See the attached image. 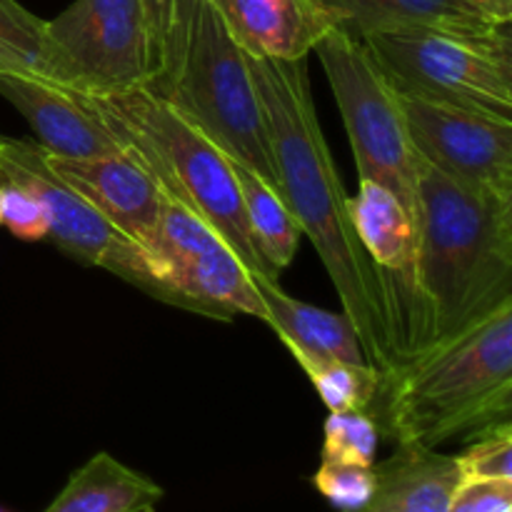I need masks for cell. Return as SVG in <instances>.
<instances>
[{
  "instance_id": "cell-30",
  "label": "cell",
  "mask_w": 512,
  "mask_h": 512,
  "mask_svg": "<svg viewBox=\"0 0 512 512\" xmlns=\"http://www.w3.org/2000/svg\"><path fill=\"white\" fill-rule=\"evenodd\" d=\"M0 143H3V135H0Z\"/></svg>"
},
{
  "instance_id": "cell-11",
  "label": "cell",
  "mask_w": 512,
  "mask_h": 512,
  "mask_svg": "<svg viewBox=\"0 0 512 512\" xmlns=\"http://www.w3.org/2000/svg\"><path fill=\"white\" fill-rule=\"evenodd\" d=\"M398 93L420 158L470 193L512 203V120Z\"/></svg>"
},
{
  "instance_id": "cell-13",
  "label": "cell",
  "mask_w": 512,
  "mask_h": 512,
  "mask_svg": "<svg viewBox=\"0 0 512 512\" xmlns=\"http://www.w3.org/2000/svg\"><path fill=\"white\" fill-rule=\"evenodd\" d=\"M0 95L25 118L50 158L88 160L123 153L100 115L73 90L20 75H0Z\"/></svg>"
},
{
  "instance_id": "cell-23",
  "label": "cell",
  "mask_w": 512,
  "mask_h": 512,
  "mask_svg": "<svg viewBox=\"0 0 512 512\" xmlns=\"http://www.w3.org/2000/svg\"><path fill=\"white\" fill-rule=\"evenodd\" d=\"M380 428L365 410L330 413L325 420L323 460L350 465H375L380 443Z\"/></svg>"
},
{
  "instance_id": "cell-7",
  "label": "cell",
  "mask_w": 512,
  "mask_h": 512,
  "mask_svg": "<svg viewBox=\"0 0 512 512\" xmlns=\"http://www.w3.org/2000/svg\"><path fill=\"white\" fill-rule=\"evenodd\" d=\"M363 40L398 90L512 120V40L388 30Z\"/></svg>"
},
{
  "instance_id": "cell-26",
  "label": "cell",
  "mask_w": 512,
  "mask_h": 512,
  "mask_svg": "<svg viewBox=\"0 0 512 512\" xmlns=\"http://www.w3.org/2000/svg\"><path fill=\"white\" fill-rule=\"evenodd\" d=\"M0 225L25 243L48 238V215L43 203L25 188L13 183L0 185Z\"/></svg>"
},
{
  "instance_id": "cell-3",
  "label": "cell",
  "mask_w": 512,
  "mask_h": 512,
  "mask_svg": "<svg viewBox=\"0 0 512 512\" xmlns=\"http://www.w3.org/2000/svg\"><path fill=\"white\" fill-rule=\"evenodd\" d=\"M380 433L438 448L508 423L512 413V300L380 380Z\"/></svg>"
},
{
  "instance_id": "cell-6",
  "label": "cell",
  "mask_w": 512,
  "mask_h": 512,
  "mask_svg": "<svg viewBox=\"0 0 512 512\" xmlns=\"http://www.w3.org/2000/svg\"><path fill=\"white\" fill-rule=\"evenodd\" d=\"M338 100L360 180L388 188L418 223V150L410 140L400 93L368 45L330 28L313 48Z\"/></svg>"
},
{
  "instance_id": "cell-22",
  "label": "cell",
  "mask_w": 512,
  "mask_h": 512,
  "mask_svg": "<svg viewBox=\"0 0 512 512\" xmlns=\"http://www.w3.org/2000/svg\"><path fill=\"white\" fill-rule=\"evenodd\" d=\"M290 355L305 370L315 393L320 395L330 413L365 410L378 398L380 373L373 365H350L343 360L300 353V350H290Z\"/></svg>"
},
{
  "instance_id": "cell-18",
  "label": "cell",
  "mask_w": 512,
  "mask_h": 512,
  "mask_svg": "<svg viewBox=\"0 0 512 512\" xmlns=\"http://www.w3.org/2000/svg\"><path fill=\"white\" fill-rule=\"evenodd\" d=\"M163 488L113 455L98 453L70 475L68 485L43 512H155Z\"/></svg>"
},
{
  "instance_id": "cell-1",
  "label": "cell",
  "mask_w": 512,
  "mask_h": 512,
  "mask_svg": "<svg viewBox=\"0 0 512 512\" xmlns=\"http://www.w3.org/2000/svg\"><path fill=\"white\" fill-rule=\"evenodd\" d=\"M250 73L268 123L278 188L303 235L318 250L345 318L380 380L403 363L405 318L398 283L373 263L355 235L328 140L310 93L308 63L253 58Z\"/></svg>"
},
{
  "instance_id": "cell-17",
  "label": "cell",
  "mask_w": 512,
  "mask_h": 512,
  "mask_svg": "<svg viewBox=\"0 0 512 512\" xmlns=\"http://www.w3.org/2000/svg\"><path fill=\"white\" fill-rule=\"evenodd\" d=\"M258 290L268 308V325L278 333L285 348L350 365H370L345 313L290 298L278 283H263Z\"/></svg>"
},
{
  "instance_id": "cell-9",
  "label": "cell",
  "mask_w": 512,
  "mask_h": 512,
  "mask_svg": "<svg viewBox=\"0 0 512 512\" xmlns=\"http://www.w3.org/2000/svg\"><path fill=\"white\" fill-rule=\"evenodd\" d=\"M45 25L58 88L100 95L148 85L153 78L143 0H73Z\"/></svg>"
},
{
  "instance_id": "cell-2",
  "label": "cell",
  "mask_w": 512,
  "mask_h": 512,
  "mask_svg": "<svg viewBox=\"0 0 512 512\" xmlns=\"http://www.w3.org/2000/svg\"><path fill=\"white\" fill-rule=\"evenodd\" d=\"M395 283L405 363L512 300V203L470 193L418 158V243Z\"/></svg>"
},
{
  "instance_id": "cell-24",
  "label": "cell",
  "mask_w": 512,
  "mask_h": 512,
  "mask_svg": "<svg viewBox=\"0 0 512 512\" xmlns=\"http://www.w3.org/2000/svg\"><path fill=\"white\" fill-rule=\"evenodd\" d=\"M463 480H512V428L500 423L478 433V440L458 455Z\"/></svg>"
},
{
  "instance_id": "cell-19",
  "label": "cell",
  "mask_w": 512,
  "mask_h": 512,
  "mask_svg": "<svg viewBox=\"0 0 512 512\" xmlns=\"http://www.w3.org/2000/svg\"><path fill=\"white\" fill-rule=\"evenodd\" d=\"M348 213L365 253L393 278L410 268L418 243V223L405 205L375 180H360L355 198H348Z\"/></svg>"
},
{
  "instance_id": "cell-5",
  "label": "cell",
  "mask_w": 512,
  "mask_h": 512,
  "mask_svg": "<svg viewBox=\"0 0 512 512\" xmlns=\"http://www.w3.org/2000/svg\"><path fill=\"white\" fill-rule=\"evenodd\" d=\"M148 88L208 135L233 163L278 188L268 123L248 53L210 0H180L163 65Z\"/></svg>"
},
{
  "instance_id": "cell-14",
  "label": "cell",
  "mask_w": 512,
  "mask_h": 512,
  "mask_svg": "<svg viewBox=\"0 0 512 512\" xmlns=\"http://www.w3.org/2000/svg\"><path fill=\"white\" fill-rule=\"evenodd\" d=\"M333 28L355 38L388 30H445L470 38L510 33L475 10L468 0H310Z\"/></svg>"
},
{
  "instance_id": "cell-8",
  "label": "cell",
  "mask_w": 512,
  "mask_h": 512,
  "mask_svg": "<svg viewBox=\"0 0 512 512\" xmlns=\"http://www.w3.org/2000/svg\"><path fill=\"white\" fill-rule=\"evenodd\" d=\"M143 258L155 298L163 303L215 320L253 315L268 325V308L240 255L213 225L165 193Z\"/></svg>"
},
{
  "instance_id": "cell-4",
  "label": "cell",
  "mask_w": 512,
  "mask_h": 512,
  "mask_svg": "<svg viewBox=\"0 0 512 512\" xmlns=\"http://www.w3.org/2000/svg\"><path fill=\"white\" fill-rule=\"evenodd\" d=\"M78 95L108 125L120 148L153 175L160 193L198 213L228 240L255 283H278V273L250 238L233 163L208 135L148 85Z\"/></svg>"
},
{
  "instance_id": "cell-10",
  "label": "cell",
  "mask_w": 512,
  "mask_h": 512,
  "mask_svg": "<svg viewBox=\"0 0 512 512\" xmlns=\"http://www.w3.org/2000/svg\"><path fill=\"white\" fill-rule=\"evenodd\" d=\"M13 183L33 193L48 215V238L78 263L110 270L143 293L153 295L145 270L143 248L125 238L88 200L45 163V153L28 140L3 138L0 143V185Z\"/></svg>"
},
{
  "instance_id": "cell-15",
  "label": "cell",
  "mask_w": 512,
  "mask_h": 512,
  "mask_svg": "<svg viewBox=\"0 0 512 512\" xmlns=\"http://www.w3.org/2000/svg\"><path fill=\"white\" fill-rule=\"evenodd\" d=\"M253 58H308L333 25L310 0H210Z\"/></svg>"
},
{
  "instance_id": "cell-16",
  "label": "cell",
  "mask_w": 512,
  "mask_h": 512,
  "mask_svg": "<svg viewBox=\"0 0 512 512\" xmlns=\"http://www.w3.org/2000/svg\"><path fill=\"white\" fill-rule=\"evenodd\" d=\"M373 470V495L355 512H448L463 483L458 458L420 445H400L393 458Z\"/></svg>"
},
{
  "instance_id": "cell-12",
  "label": "cell",
  "mask_w": 512,
  "mask_h": 512,
  "mask_svg": "<svg viewBox=\"0 0 512 512\" xmlns=\"http://www.w3.org/2000/svg\"><path fill=\"white\" fill-rule=\"evenodd\" d=\"M45 163L138 248L150 243L158 228L163 193L153 175L133 155L125 150L88 160L45 155Z\"/></svg>"
},
{
  "instance_id": "cell-21",
  "label": "cell",
  "mask_w": 512,
  "mask_h": 512,
  "mask_svg": "<svg viewBox=\"0 0 512 512\" xmlns=\"http://www.w3.org/2000/svg\"><path fill=\"white\" fill-rule=\"evenodd\" d=\"M0 75H20L55 85L48 25L18 0H0Z\"/></svg>"
},
{
  "instance_id": "cell-25",
  "label": "cell",
  "mask_w": 512,
  "mask_h": 512,
  "mask_svg": "<svg viewBox=\"0 0 512 512\" xmlns=\"http://www.w3.org/2000/svg\"><path fill=\"white\" fill-rule=\"evenodd\" d=\"M313 485L335 505L340 512H355L363 508L375 490V470L373 465H350L323 460V465L315 473Z\"/></svg>"
},
{
  "instance_id": "cell-27",
  "label": "cell",
  "mask_w": 512,
  "mask_h": 512,
  "mask_svg": "<svg viewBox=\"0 0 512 512\" xmlns=\"http://www.w3.org/2000/svg\"><path fill=\"white\" fill-rule=\"evenodd\" d=\"M448 512H512V480H463Z\"/></svg>"
},
{
  "instance_id": "cell-28",
  "label": "cell",
  "mask_w": 512,
  "mask_h": 512,
  "mask_svg": "<svg viewBox=\"0 0 512 512\" xmlns=\"http://www.w3.org/2000/svg\"><path fill=\"white\" fill-rule=\"evenodd\" d=\"M178 3L180 0H143V13H145V25H148L155 73H158L160 65H163L165 48H168L170 33H173V25H175V13H178Z\"/></svg>"
},
{
  "instance_id": "cell-31",
  "label": "cell",
  "mask_w": 512,
  "mask_h": 512,
  "mask_svg": "<svg viewBox=\"0 0 512 512\" xmlns=\"http://www.w3.org/2000/svg\"><path fill=\"white\" fill-rule=\"evenodd\" d=\"M0 512H5V510H0Z\"/></svg>"
},
{
  "instance_id": "cell-20",
  "label": "cell",
  "mask_w": 512,
  "mask_h": 512,
  "mask_svg": "<svg viewBox=\"0 0 512 512\" xmlns=\"http://www.w3.org/2000/svg\"><path fill=\"white\" fill-rule=\"evenodd\" d=\"M233 170L240 185L250 238H253L255 248L263 255L265 263L280 275V270L293 263L303 230H300L298 220L293 218L283 195L273 183L238 163H233Z\"/></svg>"
},
{
  "instance_id": "cell-29",
  "label": "cell",
  "mask_w": 512,
  "mask_h": 512,
  "mask_svg": "<svg viewBox=\"0 0 512 512\" xmlns=\"http://www.w3.org/2000/svg\"><path fill=\"white\" fill-rule=\"evenodd\" d=\"M475 10L490 18L498 25H510L512 23V0H468Z\"/></svg>"
}]
</instances>
